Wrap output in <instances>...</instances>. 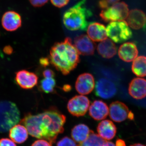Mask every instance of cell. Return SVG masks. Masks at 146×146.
I'll use <instances>...</instances> for the list:
<instances>
[{"label": "cell", "mask_w": 146, "mask_h": 146, "mask_svg": "<svg viewBox=\"0 0 146 146\" xmlns=\"http://www.w3.org/2000/svg\"><path fill=\"white\" fill-rule=\"evenodd\" d=\"M109 4H115V3H117L119 0H106Z\"/></svg>", "instance_id": "f35d334b"}, {"label": "cell", "mask_w": 146, "mask_h": 146, "mask_svg": "<svg viewBox=\"0 0 146 146\" xmlns=\"http://www.w3.org/2000/svg\"><path fill=\"white\" fill-rule=\"evenodd\" d=\"M92 13L85 6V0H81L65 11L63 23L65 27L72 31H85L88 23V18Z\"/></svg>", "instance_id": "3957f363"}, {"label": "cell", "mask_w": 146, "mask_h": 146, "mask_svg": "<svg viewBox=\"0 0 146 146\" xmlns=\"http://www.w3.org/2000/svg\"><path fill=\"white\" fill-rule=\"evenodd\" d=\"M21 120V114L14 103L0 102V132L5 133L17 124Z\"/></svg>", "instance_id": "277c9868"}, {"label": "cell", "mask_w": 146, "mask_h": 146, "mask_svg": "<svg viewBox=\"0 0 146 146\" xmlns=\"http://www.w3.org/2000/svg\"><path fill=\"white\" fill-rule=\"evenodd\" d=\"M52 145L48 141L44 139H40L35 141L31 146H52Z\"/></svg>", "instance_id": "f546056e"}, {"label": "cell", "mask_w": 146, "mask_h": 146, "mask_svg": "<svg viewBox=\"0 0 146 146\" xmlns=\"http://www.w3.org/2000/svg\"><path fill=\"white\" fill-rule=\"evenodd\" d=\"M129 9L123 2L115 3L111 6L102 10L100 16L106 22L124 21L127 18Z\"/></svg>", "instance_id": "8992f818"}, {"label": "cell", "mask_w": 146, "mask_h": 146, "mask_svg": "<svg viewBox=\"0 0 146 146\" xmlns=\"http://www.w3.org/2000/svg\"><path fill=\"white\" fill-rule=\"evenodd\" d=\"M97 50L99 54L105 58H112L117 52V47L112 40L106 39L98 45Z\"/></svg>", "instance_id": "ffe728a7"}, {"label": "cell", "mask_w": 146, "mask_h": 146, "mask_svg": "<svg viewBox=\"0 0 146 146\" xmlns=\"http://www.w3.org/2000/svg\"><path fill=\"white\" fill-rule=\"evenodd\" d=\"M65 122V115L52 107L37 115L27 114L20 122L26 127L31 136L46 140L52 145L58 136L64 131Z\"/></svg>", "instance_id": "6da1fadb"}, {"label": "cell", "mask_w": 146, "mask_h": 146, "mask_svg": "<svg viewBox=\"0 0 146 146\" xmlns=\"http://www.w3.org/2000/svg\"><path fill=\"white\" fill-rule=\"evenodd\" d=\"M87 33L94 42H102L107 38L106 28L102 24L96 22H92L89 24Z\"/></svg>", "instance_id": "2e32d148"}, {"label": "cell", "mask_w": 146, "mask_h": 146, "mask_svg": "<svg viewBox=\"0 0 146 146\" xmlns=\"http://www.w3.org/2000/svg\"><path fill=\"white\" fill-rule=\"evenodd\" d=\"M106 141L91 130L88 138L78 146H102Z\"/></svg>", "instance_id": "cb8c5ba5"}, {"label": "cell", "mask_w": 146, "mask_h": 146, "mask_svg": "<svg viewBox=\"0 0 146 146\" xmlns=\"http://www.w3.org/2000/svg\"><path fill=\"white\" fill-rule=\"evenodd\" d=\"M90 104V100L87 97L82 95L76 96L69 101L67 108L73 116L82 117L88 111Z\"/></svg>", "instance_id": "52a82bcc"}, {"label": "cell", "mask_w": 146, "mask_h": 146, "mask_svg": "<svg viewBox=\"0 0 146 146\" xmlns=\"http://www.w3.org/2000/svg\"><path fill=\"white\" fill-rule=\"evenodd\" d=\"M102 146H116L115 144L109 141H106L103 144Z\"/></svg>", "instance_id": "8d00e7d4"}, {"label": "cell", "mask_w": 146, "mask_h": 146, "mask_svg": "<svg viewBox=\"0 0 146 146\" xmlns=\"http://www.w3.org/2000/svg\"><path fill=\"white\" fill-rule=\"evenodd\" d=\"M106 29L107 36L116 43L125 42L132 36V31L124 20L110 22Z\"/></svg>", "instance_id": "5b68a950"}, {"label": "cell", "mask_w": 146, "mask_h": 146, "mask_svg": "<svg viewBox=\"0 0 146 146\" xmlns=\"http://www.w3.org/2000/svg\"><path fill=\"white\" fill-rule=\"evenodd\" d=\"M56 146H78L76 142L73 139L65 136L58 141Z\"/></svg>", "instance_id": "484cf974"}, {"label": "cell", "mask_w": 146, "mask_h": 146, "mask_svg": "<svg viewBox=\"0 0 146 146\" xmlns=\"http://www.w3.org/2000/svg\"><path fill=\"white\" fill-rule=\"evenodd\" d=\"M109 114V108L106 103L100 100L94 101L89 107V114L96 121L106 119Z\"/></svg>", "instance_id": "9a60e30c"}, {"label": "cell", "mask_w": 146, "mask_h": 146, "mask_svg": "<svg viewBox=\"0 0 146 146\" xmlns=\"http://www.w3.org/2000/svg\"><path fill=\"white\" fill-rule=\"evenodd\" d=\"M74 43V46L79 54L83 56H91L94 54L96 44L86 35H82L76 37Z\"/></svg>", "instance_id": "30bf717a"}, {"label": "cell", "mask_w": 146, "mask_h": 146, "mask_svg": "<svg viewBox=\"0 0 146 146\" xmlns=\"http://www.w3.org/2000/svg\"><path fill=\"white\" fill-rule=\"evenodd\" d=\"M128 108L122 102H113L110 105L109 117L116 122L120 123L127 119L129 112Z\"/></svg>", "instance_id": "7c38bea8"}, {"label": "cell", "mask_w": 146, "mask_h": 146, "mask_svg": "<svg viewBox=\"0 0 146 146\" xmlns=\"http://www.w3.org/2000/svg\"><path fill=\"white\" fill-rule=\"evenodd\" d=\"M133 74L138 77L146 76V57L143 56L136 58L131 67Z\"/></svg>", "instance_id": "603a6c76"}, {"label": "cell", "mask_w": 146, "mask_h": 146, "mask_svg": "<svg viewBox=\"0 0 146 146\" xmlns=\"http://www.w3.org/2000/svg\"><path fill=\"white\" fill-rule=\"evenodd\" d=\"M129 93L133 98L141 100L146 97V80L137 78L133 79L129 84Z\"/></svg>", "instance_id": "5bb4252c"}, {"label": "cell", "mask_w": 146, "mask_h": 146, "mask_svg": "<svg viewBox=\"0 0 146 146\" xmlns=\"http://www.w3.org/2000/svg\"><path fill=\"white\" fill-rule=\"evenodd\" d=\"M116 146H126L125 142L122 139H119L116 141Z\"/></svg>", "instance_id": "e575fe53"}, {"label": "cell", "mask_w": 146, "mask_h": 146, "mask_svg": "<svg viewBox=\"0 0 146 146\" xmlns=\"http://www.w3.org/2000/svg\"><path fill=\"white\" fill-rule=\"evenodd\" d=\"M79 54L70 37L55 43L50 50V63L58 72L67 75L74 70L80 61Z\"/></svg>", "instance_id": "7a4b0ae2"}, {"label": "cell", "mask_w": 146, "mask_h": 146, "mask_svg": "<svg viewBox=\"0 0 146 146\" xmlns=\"http://www.w3.org/2000/svg\"><path fill=\"white\" fill-rule=\"evenodd\" d=\"M63 90L65 92H68V91H70L72 89V87L70 85H68V84H66L64 85L63 87Z\"/></svg>", "instance_id": "d590c367"}, {"label": "cell", "mask_w": 146, "mask_h": 146, "mask_svg": "<svg viewBox=\"0 0 146 146\" xmlns=\"http://www.w3.org/2000/svg\"><path fill=\"white\" fill-rule=\"evenodd\" d=\"M29 132L26 127L23 125L16 124L9 130L10 139L15 143L22 144L28 138Z\"/></svg>", "instance_id": "44dd1931"}, {"label": "cell", "mask_w": 146, "mask_h": 146, "mask_svg": "<svg viewBox=\"0 0 146 146\" xmlns=\"http://www.w3.org/2000/svg\"><path fill=\"white\" fill-rule=\"evenodd\" d=\"M15 80L22 89H30L37 84L38 78L34 73L22 70L16 72Z\"/></svg>", "instance_id": "8fae6325"}, {"label": "cell", "mask_w": 146, "mask_h": 146, "mask_svg": "<svg viewBox=\"0 0 146 146\" xmlns=\"http://www.w3.org/2000/svg\"><path fill=\"white\" fill-rule=\"evenodd\" d=\"M99 6L101 8L105 9L109 7V4L106 0H100L99 2Z\"/></svg>", "instance_id": "d6a6232c"}, {"label": "cell", "mask_w": 146, "mask_h": 146, "mask_svg": "<svg viewBox=\"0 0 146 146\" xmlns=\"http://www.w3.org/2000/svg\"><path fill=\"white\" fill-rule=\"evenodd\" d=\"M138 53L136 44L132 42L124 43L120 46L118 50L119 57L125 62L133 61L138 56Z\"/></svg>", "instance_id": "e0dca14e"}, {"label": "cell", "mask_w": 146, "mask_h": 146, "mask_svg": "<svg viewBox=\"0 0 146 146\" xmlns=\"http://www.w3.org/2000/svg\"><path fill=\"white\" fill-rule=\"evenodd\" d=\"M56 85L55 80L52 78H44L40 82V89L46 94L53 92Z\"/></svg>", "instance_id": "d4e9b609"}, {"label": "cell", "mask_w": 146, "mask_h": 146, "mask_svg": "<svg viewBox=\"0 0 146 146\" xmlns=\"http://www.w3.org/2000/svg\"><path fill=\"white\" fill-rule=\"evenodd\" d=\"M54 6L61 8L67 5L70 0H50Z\"/></svg>", "instance_id": "4316f807"}, {"label": "cell", "mask_w": 146, "mask_h": 146, "mask_svg": "<svg viewBox=\"0 0 146 146\" xmlns=\"http://www.w3.org/2000/svg\"><path fill=\"white\" fill-rule=\"evenodd\" d=\"M0 146H17L11 139L3 138L0 139Z\"/></svg>", "instance_id": "83f0119b"}, {"label": "cell", "mask_w": 146, "mask_h": 146, "mask_svg": "<svg viewBox=\"0 0 146 146\" xmlns=\"http://www.w3.org/2000/svg\"><path fill=\"white\" fill-rule=\"evenodd\" d=\"M91 130L84 124H79L75 126L71 131V136L76 143H80L88 138Z\"/></svg>", "instance_id": "7402d4cb"}, {"label": "cell", "mask_w": 146, "mask_h": 146, "mask_svg": "<svg viewBox=\"0 0 146 146\" xmlns=\"http://www.w3.org/2000/svg\"><path fill=\"white\" fill-rule=\"evenodd\" d=\"M117 88L112 82L107 79L102 78L97 81L95 93L97 96L104 99L111 98L117 93Z\"/></svg>", "instance_id": "ba28073f"}, {"label": "cell", "mask_w": 146, "mask_h": 146, "mask_svg": "<svg viewBox=\"0 0 146 146\" xmlns=\"http://www.w3.org/2000/svg\"><path fill=\"white\" fill-rule=\"evenodd\" d=\"M1 23L5 30L11 32L15 31L22 26V18L21 15L17 12L9 11L3 15Z\"/></svg>", "instance_id": "4fadbf2b"}, {"label": "cell", "mask_w": 146, "mask_h": 146, "mask_svg": "<svg viewBox=\"0 0 146 146\" xmlns=\"http://www.w3.org/2000/svg\"><path fill=\"white\" fill-rule=\"evenodd\" d=\"M4 52L7 55L11 54L13 52V48L11 46H6L4 48L3 50Z\"/></svg>", "instance_id": "836d02e7"}, {"label": "cell", "mask_w": 146, "mask_h": 146, "mask_svg": "<svg viewBox=\"0 0 146 146\" xmlns=\"http://www.w3.org/2000/svg\"><path fill=\"white\" fill-rule=\"evenodd\" d=\"M146 16L142 11L138 9L131 10L127 18L128 26L133 29L138 30L141 29L145 25Z\"/></svg>", "instance_id": "ac0fdd59"}, {"label": "cell", "mask_w": 146, "mask_h": 146, "mask_svg": "<svg viewBox=\"0 0 146 146\" xmlns=\"http://www.w3.org/2000/svg\"><path fill=\"white\" fill-rule=\"evenodd\" d=\"M55 75L54 71L50 69H46L43 72V75L45 78H52L54 77Z\"/></svg>", "instance_id": "4dcf8cb0"}, {"label": "cell", "mask_w": 146, "mask_h": 146, "mask_svg": "<svg viewBox=\"0 0 146 146\" xmlns=\"http://www.w3.org/2000/svg\"><path fill=\"white\" fill-rule=\"evenodd\" d=\"M129 146H145L144 145H142V144L140 143H137V144H133V145H131Z\"/></svg>", "instance_id": "ab89813d"}, {"label": "cell", "mask_w": 146, "mask_h": 146, "mask_svg": "<svg viewBox=\"0 0 146 146\" xmlns=\"http://www.w3.org/2000/svg\"><path fill=\"white\" fill-rule=\"evenodd\" d=\"M134 115H133V112H131V111H129L128 117V119L130 120H133L134 119Z\"/></svg>", "instance_id": "74e56055"}, {"label": "cell", "mask_w": 146, "mask_h": 146, "mask_svg": "<svg viewBox=\"0 0 146 146\" xmlns=\"http://www.w3.org/2000/svg\"><path fill=\"white\" fill-rule=\"evenodd\" d=\"M31 4L34 7H41L48 3V0H29Z\"/></svg>", "instance_id": "f1b7e54d"}, {"label": "cell", "mask_w": 146, "mask_h": 146, "mask_svg": "<svg viewBox=\"0 0 146 146\" xmlns=\"http://www.w3.org/2000/svg\"><path fill=\"white\" fill-rule=\"evenodd\" d=\"M95 79L93 75L83 73L78 76L75 83V88L78 93L82 95L90 94L95 88Z\"/></svg>", "instance_id": "9c48e42d"}, {"label": "cell", "mask_w": 146, "mask_h": 146, "mask_svg": "<svg viewBox=\"0 0 146 146\" xmlns=\"http://www.w3.org/2000/svg\"><path fill=\"white\" fill-rule=\"evenodd\" d=\"M50 60L49 58L46 57H42L39 59V63L42 67H46L49 65Z\"/></svg>", "instance_id": "1f68e13d"}, {"label": "cell", "mask_w": 146, "mask_h": 146, "mask_svg": "<svg viewBox=\"0 0 146 146\" xmlns=\"http://www.w3.org/2000/svg\"><path fill=\"white\" fill-rule=\"evenodd\" d=\"M117 130L116 125L109 120L102 121L97 127L98 135L106 141L113 139L116 135Z\"/></svg>", "instance_id": "d6986e66"}]
</instances>
